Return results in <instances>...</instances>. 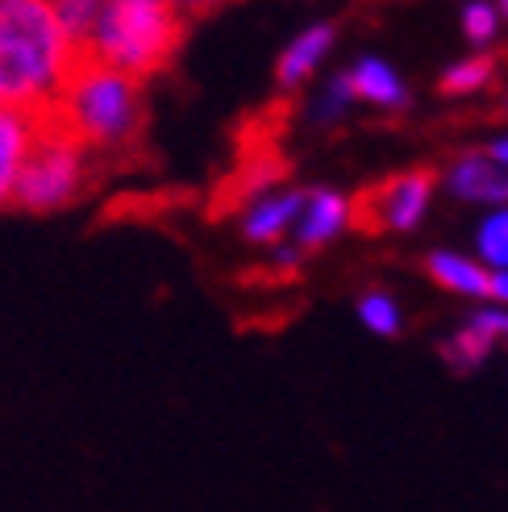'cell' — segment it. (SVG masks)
<instances>
[{
    "instance_id": "cell-1",
    "label": "cell",
    "mask_w": 508,
    "mask_h": 512,
    "mask_svg": "<svg viewBox=\"0 0 508 512\" xmlns=\"http://www.w3.org/2000/svg\"><path fill=\"white\" fill-rule=\"evenodd\" d=\"M75 46L50 0H0V109L42 117L59 96Z\"/></svg>"
},
{
    "instance_id": "cell-2",
    "label": "cell",
    "mask_w": 508,
    "mask_h": 512,
    "mask_svg": "<svg viewBox=\"0 0 508 512\" xmlns=\"http://www.w3.org/2000/svg\"><path fill=\"white\" fill-rule=\"evenodd\" d=\"M46 113H55L92 155L134 150L142 138V84L109 71L84 46L71 55L59 96Z\"/></svg>"
},
{
    "instance_id": "cell-3",
    "label": "cell",
    "mask_w": 508,
    "mask_h": 512,
    "mask_svg": "<svg viewBox=\"0 0 508 512\" xmlns=\"http://www.w3.org/2000/svg\"><path fill=\"white\" fill-rule=\"evenodd\" d=\"M184 42V13L171 0H109L88 50L125 80H150Z\"/></svg>"
},
{
    "instance_id": "cell-4",
    "label": "cell",
    "mask_w": 508,
    "mask_h": 512,
    "mask_svg": "<svg viewBox=\"0 0 508 512\" xmlns=\"http://www.w3.org/2000/svg\"><path fill=\"white\" fill-rule=\"evenodd\" d=\"M92 175V150L75 138L55 113L34 117L30 155L17 175L13 204L25 213H55L80 200Z\"/></svg>"
},
{
    "instance_id": "cell-5",
    "label": "cell",
    "mask_w": 508,
    "mask_h": 512,
    "mask_svg": "<svg viewBox=\"0 0 508 512\" xmlns=\"http://www.w3.org/2000/svg\"><path fill=\"white\" fill-rule=\"evenodd\" d=\"M434 184H438L434 167L388 175V179H379V184H367L350 200L346 221L354 229H363V234H404V229H413L425 217Z\"/></svg>"
},
{
    "instance_id": "cell-6",
    "label": "cell",
    "mask_w": 508,
    "mask_h": 512,
    "mask_svg": "<svg viewBox=\"0 0 508 512\" xmlns=\"http://www.w3.org/2000/svg\"><path fill=\"white\" fill-rule=\"evenodd\" d=\"M446 188L471 204H508V171L496 167L488 155H463L450 167Z\"/></svg>"
},
{
    "instance_id": "cell-7",
    "label": "cell",
    "mask_w": 508,
    "mask_h": 512,
    "mask_svg": "<svg viewBox=\"0 0 508 512\" xmlns=\"http://www.w3.org/2000/svg\"><path fill=\"white\" fill-rule=\"evenodd\" d=\"M346 209H350V200L338 196V192L317 188V192L304 196V209L296 217V242H300V250H317L329 238H338V229L346 225Z\"/></svg>"
},
{
    "instance_id": "cell-8",
    "label": "cell",
    "mask_w": 508,
    "mask_h": 512,
    "mask_svg": "<svg viewBox=\"0 0 508 512\" xmlns=\"http://www.w3.org/2000/svg\"><path fill=\"white\" fill-rule=\"evenodd\" d=\"M334 92L338 96H350V100L388 105V109H404V105H409V92H404V84L392 75V67L379 63V59H363L350 75H342V80L334 84Z\"/></svg>"
},
{
    "instance_id": "cell-9",
    "label": "cell",
    "mask_w": 508,
    "mask_h": 512,
    "mask_svg": "<svg viewBox=\"0 0 508 512\" xmlns=\"http://www.w3.org/2000/svg\"><path fill=\"white\" fill-rule=\"evenodd\" d=\"M30 134H34V117L0 109V209L13 204L17 175L25 167V155H30Z\"/></svg>"
},
{
    "instance_id": "cell-10",
    "label": "cell",
    "mask_w": 508,
    "mask_h": 512,
    "mask_svg": "<svg viewBox=\"0 0 508 512\" xmlns=\"http://www.w3.org/2000/svg\"><path fill=\"white\" fill-rule=\"evenodd\" d=\"M334 46V25H313L309 34H300L284 55H279V71H275V80L279 88H296L304 84L313 75V67L325 59V50Z\"/></svg>"
},
{
    "instance_id": "cell-11",
    "label": "cell",
    "mask_w": 508,
    "mask_h": 512,
    "mask_svg": "<svg viewBox=\"0 0 508 512\" xmlns=\"http://www.w3.org/2000/svg\"><path fill=\"white\" fill-rule=\"evenodd\" d=\"M300 209H304V196H263V200H254L242 229L250 242H279L284 229L300 217Z\"/></svg>"
},
{
    "instance_id": "cell-12",
    "label": "cell",
    "mask_w": 508,
    "mask_h": 512,
    "mask_svg": "<svg viewBox=\"0 0 508 512\" xmlns=\"http://www.w3.org/2000/svg\"><path fill=\"white\" fill-rule=\"evenodd\" d=\"M425 267H429V275H434L438 284L450 288V292H459V296H488V279H492V275L479 267V263L463 259V254L438 250V254H429V259H425Z\"/></svg>"
},
{
    "instance_id": "cell-13",
    "label": "cell",
    "mask_w": 508,
    "mask_h": 512,
    "mask_svg": "<svg viewBox=\"0 0 508 512\" xmlns=\"http://www.w3.org/2000/svg\"><path fill=\"white\" fill-rule=\"evenodd\" d=\"M492 350H496V338L484 334V329H479L475 321H467L459 334L442 342V358H446L454 371H475V367H484Z\"/></svg>"
},
{
    "instance_id": "cell-14",
    "label": "cell",
    "mask_w": 508,
    "mask_h": 512,
    "mask_svg": "<svg viewBox=\"0 0 508 512\" xmlns=\"http://www.w3.org/2000/svg\"><path fill=\"white\" fill-rule=\"evenodd\" d=\"M105 5L109 0H50V9H55L63 34L75 50H84L92 42V30H96L100 13H105Z\"/></svg>"
},
{
    "instance_id": "cell-15",
    "label": "cell",
    "mask_w": 508,
    "mask_h": 512,
    "mask_svg": "<svg viewBox=\"0 0 508 512\" xmlns=\"http://www.w3.org/2000/svg\"><path fill=\"white\" fill-rule=\"evenodd\" d=\"M496 67H500L496 55H475V59L454 63V67L442 75V92H446V96H471V92H479V88L492 84Z\"/></svg>"
},
{
    "instance_id": "cell-16",
    "label": "cell",
    "mask_w": 508,
    "mask_h": 512,
    "mask_svg": "<svg viewBox=\"0 0 508 512\" xmlns=\"http://www.w3.org/2000/svg\"><path fill=\"white\" fill-rule=\"evenodd\" d=\"M359 321L371 329L375 338H396L400 334V309L388 292H367L359 300Z\"/></svg>"
},
{
    "instance_id": "cell-17",
    "label": "cell",
    "mask_w": 508,
    "mask_h": 512,
    "mask_svg": "<svg viewBox=\"0 0 508 512\" xmlns=\"http://www.w3.org/2000/svg\"><path fill=\"white\" fill-rule=\"evenodd\" d=\"M479 254L496 271H508V209H500L496 217L479 225Z\"/></svg>"
},
{
    "instance_id": "cell-18",
    "label": "cell",
    "mask_w": 508,
    "mask_h": 512,
    "mask_svg": "<svg viewBox=\"0 0 508 512\" xmlns=\"http://www.w3.org/2000/svg\"><path fill=\"white\" fill-rule=\"evenodd\" d=\"M463 30H467L471 42H488V38L496 34V9H492V5H467Z\"/></svg>"
},
{
    "instance_id": "cell-19",
    "label": "cell",
    "mask_w": 508,
    "mask_h": 512,
    "mask_svg": "<svg viewBox=\"0 0 508 512\" xmlns=\"http://www.w3.org/2000/svg\"><path fill=\"white\" fill-rule=\"evenodd\" d=\"M180 13H192V17H205V13H213V9H221V5H230V0H171Z\"/></svg>"
},
{
    "instance_id": "cell-20",
    "label": "cell",
    "mask_w": 508,
    "mask_h": 512,
    "mask_svg": "<svg viewBox=\"0 0 508 512\" xmlns=\"http://www.w3.org/2000/svg\"><path fill=\"white\" fill-rule=\"evenodd\" d=\"M488 296H492V300H500L504 309H508V271H496V275L488 279Z\"/></svg>"
},
{
    "instance_id": "cell-21",
    "label": "cell",
    "mask_w": 508,
    "mask_h": 512,
    "mask_svg": "<svg viewBox=\"0 0 508 512\" xmlns=\"http://www.w3.org/2000/svg\"><path fill=\"white\" fill-rule=\"evenodd\" d=\"M488 159H492L496 167H504V171H508V138H496V142L488 146Z\"/></svg>"
},
{
    "instance_id": "cell-22",
    "label": "cell",
    "mask_w": 508,
    "mask_h": 512,
    "mask_svg": "<svg viewBox=\"0 0 508 512\" xmlns=\"http://www.w3.org/2000/svg\"><path fill=\"white\" fill-rule=\"evenodd\" d=\"M504 117H508V96H504Z\"/></svg>"
},
{
    "instance_id": "cell-23",
    "label": "cell",
    "mask_w": 508,
    "mask_h": 512,
    "mask_svg": "<svg viewBox=\"0 0 508 512\" xmlns=\"http://www.w3.org/2000/svg\"><path fill=\"white\" fill-rule=\"evenodd\" d=\"M504 13H508V0H504Z\"/></svg>"
}]
</instances>
